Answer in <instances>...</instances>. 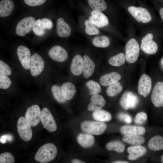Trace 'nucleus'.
<instances>
[{
    "instance_id": "obj_1",
    "label": "nucleus",
    "mask_w": 163,
    "mask_h": 163,
    "mask_svg": "<svg viewBox=\"0 0 163 163\" xmlns=\"http://www.w3.org/2000/svg\"><path fill=\"white\" fill-rule=\"evenodd\" d=\"M57 153L56 147L52 143H47L42 146L36 153V161L41 163H46L54 159Z\"/></svg>"
},
{
    "instance_id": "obj_2",
    "label": "nucleus",
    "mask_w": 163,
    "mask_h": 163,
    "mask_svg": "<svg viewBox=\"0 0 163 163\" xmlns=\"http://www.w3.org/2000/svg\"><path fill=\"white\" fill-rule=\"evenodd\" d=\"M82 131L86 133L98 135L102 134L105 130L107 125L101 121H85L81 125Z\"/></svg>"
},
{
    "instance_id": "obj_3",
    "label": "nucleus",
    "mask_w": 163,
    "mask_h": 163,
    "mask_svg": "<svg viewBox=\"0 0 163 163\" xmlns=\"http://www.w3.org/2000/svg\"><path fill=\"white\" fill-rule=\"evenodd\" d=\"M139 51V45L136 40L134 38L129 40L125 46V57L127 62L131 63L135 62L138 59Z\"/></svg>"
},
{
    "instance_id": "obj_4",
    "label": "nucleus",
    "mask_w": 163,
    "mask_h": 163,
    "mask_svg": "<svg viewBox=\"0 0 163 163\" xmlns=\"http://www.w3.org/2000/svg\"><path fill=\"white\" fill-rule=\"evenodd\" d=\"M17 129L18 134L23 140L28 141L31 139L32 131L31 126L24 117H21L18 119Z\"/></svg>"
},
{
    "instance_id": "obj_5",
    "label": "nucleus",
    "mask_w": 163,
    "mask_h": 163,
    "mask_svg": "<svg viewBox=\"0 0 163 163\" xmlns=\"http://www.w3.org/2000/svg\"><path fill=\"white\" fill-rule=\"evenodd\" d=\"M40 120L44 128L49 132H53L56 130L57 126L56 121L47 108L44 107L41 111Z\"/></svg>"
},
{
    "instance_id": "obj_6",
    "label": "nucleus",
    "mask_w": 163,
    "mask_h": 163,
    "mask_svg": "<svg viewBox=\"0 0 163 163\" xmlns=\"http://www.w3.org/2000/svg\"><path fill=\"white\" fill-rule=\"evenodd\" d=\"M128 10L131 15L138 22L143 23L150 22L152 20L151 16L146 8L142 7L129 6Z\"/></svg>"
},
{
    "instance_id": "obj_7",
    "label": "nucleus",
    "mask_w": 163,
    "mask_h": 163,
    "mask_svg": "<svg viewBox=\"0 0 163 163\" xmlns=\"http://www.w3.org/2000/svg\"><path fill=\"white\" fill-rule=\"evenodd\" d=\"M35 21L34 18L31 16L22 19L17 25L15 29L16 34L21 37L25 36L32 29Z\"/></svg>"
},
{
    "instance_id": "obj_8",
    "label": "nucleus",
    "mask_w": 163,
    "mask_h": 163,
    "mask_svg": "<svg viewBox=\"0 0 163 163\" xmlns=\"http://www.w3.org/2000/svg\"><path fill=\"white\" fill-rule=\"evenodd\" d=\"M41 112L37 105H33L28 108L25 113V118L31 126H35L39 123Z\"/></svg>"
},
{
    "instance_id": "obj_9",
    "label": "nucleus",
    "mask_w": 163,
    "mask_h": 163,
    "mask_svg": "<svg viewBox=\"0 0 163 163\" xmlns=\"http://www.w3.org/2000/svg\"><path fill=\"white\" fill-rule=\"evenodd\" d=\"M153 35L151 33L147 34L141 40V50L145 53L148 54L155 53L158 49L156 43L152 40Z\"/></svg>"
},
{
    "instance_id": "obj_10",
    "label": "nucleus",
    "mask_w": 163,
    "mask_h": 163,
    "mask_svg": "<svg viewBox=\"0 0 163 163\" xmlns=\"http://www.w3.org/2000/svg\"><path fill=\"white\" fill-rule=\"evenodd\" d=\"M44 62L41 57L35 53L31 56L30 69L31 75L34 77L39 75L43 70Z\"/></svg>"
},
{
    "instance_id": "obj_11",
    "label": "nucleus",
    "mask_w": 163,
    "mask_h": 163,
    "mask_svg": "<svg viewBox=\"0 0 163 163\" xmlns=\"http://www.w3.org/2000/svg\"><path fill=\"white\" fill-rule=\"evenodd\" d=\"M139 101L137 96L133 92L129 91L125 92L122 95L120 104L125 110L133 109L137 106Z\"/></svg>"
},
{
    "instance_id": "obj_12",
    "label": "nucleus",
    "mask_w": 163,
    "mask_h": 163,
    "mask_svg": "<svg viewBox=\"0 0 163 163\" xmlns=\"http://www.w3.org/2000/svg\"><path fill=\"white\" fill-rule=\"evenodd\" d=\"M151 99L155 107L163 106V82H158L155 84L152 90Z\"/></svg>"
},
{
    "instance_id": "obj_13",
    "label": "nucleus",
    "mask_w": 163,
    "mask_h": 163,
    "mask_svg": "<svg viewBox=\"0 0 163 163\" xmlns=\"http://www.w3.org/2000/svg\"><path fill=\"white\" fill-rule=\"evenodd\" d=\"M17 52L22 67L26 70L30 69L31 57L29 49L26 46L21 45L17 48Z\"/></svg>"
},
{
    "instance_id": "obj_14",
    "label": "nucleus",
    "mask_w": 163,
    "mask_h": 163,
    "mask_svg": "<svg viewBox=\"0 0 163 163\" xmlns=\"http://www.w3.org/2000/svg\"><path fill=\"white\" fill-rule=\"evenodd\" d=\"M48 53L51 59L59 62L65 61L68 57L66 51L63 48L59 45L52 47L49 51Z\"/></svg>"
},
{
    "instance_id": "obj_15",
    "label": "nucleus",
    "mask_w": 163,
    "mask_h": 163,
    "mask_svg": "<svg viewBox=\"0 0 163 163\" xmlns=\"http://www.w3.org/2000/svg\"><path fill=\"white\" fill-rule=\"evenodd\" d=\"M152 80L150 77L145 74L140 77L138 83V91L140 95L145 97L149 93L151 89Z\"/></svg>"
},
{
    "instance_id": "obj_16",
    "label": "nucleus",
    "mask_w": 163,
    "mask_h": 163,
    "mask_svg": "<svg viewBox=\"0 0 163 163\" xmlns=\"http://www.w3.org/2000/svg\"><path fill=\"white\" fill-rule=\"evenodd\" d=\"M91 14L89 21L97 27H102L108 24V18L100 11L94 10L91 11Z\"/></svg>"
},
{
    "instance_id": "obj_17",
    "label": "nucleus",
    "mask_w": 163,
    "mask_h": 163,
    "mask_svg": "<svg viewBox=\"0 0 163 163\" xmlns=\"http://www.w3.org/2000/svg\"><path fill=\"white\" fill-rule=\"evenodd\" d=\"M83 59L80 55H76L73 58L70 66L71 73L74 75L78 76L83 72Z\"/></svg>"
},
{
    "instance_id": "obj_18",
    "label": "nucleus",
    "mask_w": 163,
    "mask_h": 163,
    "mask_svg": "<svg viewBox=\"0 0 163 163\" xmlns=\"http://www.w3.org/2000/svg\"><path fill=\"white\" fill-rule=\"evenodd\" d=\"M91 102L87 109L89 111L93 112L101 110L106 102L104 97L98 94L93 95L91 98Z\"/></svg>"
},
{
    "instance_id": "obj_19",
    "label": "nucleus",
    "mask_w": 163,
    "mask_h": 163,
    "mask_svg": "<svg viewBox=\"0 0 163 163\" xmlns=\"http://www.w3.org/2000/svg\"><path fill=\"white\" fill-rule=\"evenodd\" d=\"M56 31L58 35L63 37H69L71 32L70 27L62 18H59L57 20Z\"/></svg>"
},
{
    "instance_id": "obj_20",
    "label": "nucleus",
    "mask_w": 163,
    "mask_h": 163,
    "mask_svg": "<svg viewBox=\"0 0 163 163\" xmlns=\"http://www.w3.org/2000/svg\"><path fill=\"white\" fill-rule=\"evenodd\" d=\"M121 78V76L118 73L112 72L102 75L100 78L101 84L104 86H109L118 82Z\"/></svg>"
},
{
    "instance_id": "obj_21",
    "label": "nucleus",
    "mask_w": 163,
    "mask_h": 163,
    "mask_svg": "<svg viewBox=\"0 0 163 163\" xmlns=\"http://www.w3.org/2000/svg\"><path fill=\"white\" fill-rule=\"evenodd\" d=\"M127 151L129 155L128 159L130 160H134L144 155L146 152V149L140 145H136L129 147Z\"/></svg>"
},
{
    "instance_id": "obj_22",
    "label": "nucleus",
    "mask_w": 163,
    "mask_h": 163,
    "mask_svg": "<svg viewBox=\"0 0 163 163\" xmlns=\"http://www.w3.org/2000/svg\"><path fill=\"white\" fill-rule=\"evenodd\" d=\"M120 130L121 133L124 135H143L145 132L144 127L135 126H123L120 128Z\"/></svg>"
},
{
    "instance_id": "obj_23",
    "label": "nucleus",
    "mask_w": 163,
    "mask_h": 163,
    "mask_svg": "<svg viewBox=\"0 0 163 163\" xmlns=\"http://www.w3.org/2000/svg\"><path fill=\"white\" fill-rule=\"evenodd\" d=\"M78 144L85 148L92 147L94 142V138L92 135L88 133H80L77 137Z\"/></svg>"
},
{
    "instance_id": "obj_24",
    "label": "nucleus",
    "mask_w": 163,
    "mask_h": 163,
    "mask_svg": "<svg viewBox=\"0 0 163 163\" xmlns=\"http://www.w3.org/2000/svg\"><path fill=\"white\" fill-rule=\"evenodd\" d=\"M61 88L64 98L67 100L72 99L76 91L75 85L70 82L63 83Z\"/></svg>"
},
{
    "instance_id": "obj_25",
    "label": "nucleus",
    "mask_w": 163,
    "mask_h": 163,
    "mask_svg": "<svg viewBox=\"0 0 163 163\" xmlns=\"http://www.w3.org/2000/svg\"><path fill=\"white\" fill-rule=\"evenodd\" d=\"M83 59V76L85 78H88L93 74L95 68V65L92 60L87 55H85Z\"/></svg>"
},
{
    "instance_id": "obj_26",
    "label": "nucleus",
    "mask_w": 163,
    "mask_h": 163,
    "mask_svg": "<svg viewBox=\"0 0 163 163\" xmlns=\"http://www.w3.org/2000/svg\"><path fill=\"white\" fill-rule=\"evenodd\" d=\"M14 4L11 0H2L0 2V16L2 17L9 16L12 12Z\"/></svg>"
},
{
    "instance_id": "obj_27",
    "label": "nucleus",
    "mask_w": 163,
    "mask_h": 163,
    "mask_svg": "<svg viewBox=\"0 0 163 163\" xmlns=\"http://www.w3.org/2000/svg\"><path fill=\"white\" fill-rule=\"evenodd\" d=\"M148 146L150 149L153 151L163 149V137L159 135L154 136L149 140Z\"/></svg>"
},
{
    "instance_id": "obj_28",
    "label": "nucleus",
    "mask_w": 163,
    "mask_h": 163,
    "mask_svg": "<svg viewBox=\"0 0 163 163\" xmlns=\"http://www.w3.org/2000/svg\"><path fill=\"white\" fill-rule=\"evenodd\" d=\"M123 141L127 143L134 145H140L145 141L144 138L140 135H125L122 138Z\"/></svg>"
},
{
    "instance_id": "obj_29",
    "label": "nucleus",
    "mask_w": 163,
    "mask_h": 163,
    "mask_svg": "<svg viewBox=\"0 0 163 163\" xmlns=\"http://www.w3.org/2000/svg\"><path fill=\"white\" fill-rule=\"evenodd\" d=\"M92 117L95 120L102 122L109 121L112 118L110 113L101 110L94 111L92 113Z\"/></svg>"
},
{
    "instance_id": "obj_30",
    "label": "nucleus",
    "mask_w": 163,
    "mask_h": 163,
    "mask_svg": "<svg viewBox=\"0 0 163 163\" xmlns=\"http://www.w3.org/2000/svg\"><path fill=\"white\" fill-rule=\"evenodd\" d=\"M92 43L95 46L98 47L105 48L110 45V40L109 38L105 36L97 37L93 39Z\"/></svg>"
},
{
    "instance_id": "obj_31",
    "label": "nucleus",
    "mask_w": 163,
    "mask_h": 163,
    "mask_svg": "<svg viewBox=\"0 0 163 163\" xmlns=\"http://www.w3.org/2000/svg\"><path fill=\"white\" fill-rule=\"evenodd\" d=\"M126 60L124 54L120 53L111 57L108 60V62L112 66H119L125 63Z\"/></svg>"
},
{
    "instance_id": "obj_32",
    "label": "nucleus",
    "mask_w": 163,
    "mask_h": 163,
    "mask_svg": "<svg viewBox=\"0 0 163 163\" xmlns=\"http://www.w3.org/2000/svg\"><path fill=\"white\" fill-rule=\"evenodd\" d=\"M122 90V86L120 82H117L109 86L106 90V93L109 97H114L120 93Z\"/></svg>"
},
{
    "instance_id": "obj_33",
    "label": "nucleus",
    "mask_w": 163,
    "mask_h": 163,
    "mask_svg": "<svg viewBox=\"0 0 163 163\" xmlns=\"http://www.w3.org/2000/svg\"><path fill=\"white\" fill-rule=\"evenodd\" d=\"M106 148L107 150L109 151L113 150L118 153H122L124 151L125 146L121 142L118 141H114L107 143Z\"/></svg>"
},
{
    "instance_id": "obj_34",
    "label": "nucleus",
    "mask_w": 163,
    "mask_h": 163,
    "mask_svg": "<svg viewBox=\"0 0 163 163\" xmlns=\"http://www.w3.org/2000/svg\"><path fill=\"white\" fill-rule=\"evenodd\" d=\"M53 95L55 99L59 103H63L66 101L63 97L61 87L57 85H53L51 89Z\"/></svg>"
},
{
    "instance_id": "obj_35",
    "label": "nucleus",
    "mask_w": 163,
    "mask_h": 163,
    "mask_svg": "<svg viewBox=\"0 0 163 163\" xmlns=\"http://www.w3.org/2000/svg\"><path fill=\"white\" fill-rule=\"evenodd\" d=\"M89 6L94 10L104 11L107 7L106 3L104 0H88Z\"/></svg>"
},
{
    "instance_id": "obj_36",
    "label": "nucleus",
    "mask_w": 163,
    "mask_h": 163,
    "mask_svg": "<svg viewBox=\"0 0 163 163\" xmlns=\"http://www.w3.org/2000/svg\"><path fill=\"white\" fill-rule=\"evenodd\" d=\"M86 86L89 90L90 94L91 95L97 94L101 91V87L97 82L93 80H89L86 83Z\"/></svg>"
},
{
    "instance_id": "obj_37",
    "label": "nucleus",
    "mask_w": 163,
    "mask_h": 163,
    "mask_svg": "<svg viewBox=\"0 0 163 163\" xmlns=\"http://www.w3.org/2000/svg\"><path fill=\"white\" fill-rule=\"evenodd\" d=\"M32 29L34 33L38 36H42L45 33V29L42 25L41 19H38L35 21Z\"/></svg>"
},
{
    "instance_id": "obj_38",
    "label": "nucleus",
    "mask_w": 163,
    "mask_h": 163,
    "mask_svg": "<svg viewBox=\"0 0 163 163\" xmlns=\"http://www.w3.org/2000/svg\"><path fill=\"white\" fill-rule=\"evenodd\" d=\"M85 24V32L87 34L93 35L99 33V30L89 20H86Z\"/></svg>"
},
{
    "instance_id": "obj_39",
    "label": "nucleus",
    "mask_w": 163,
    "mask_h": 163,
    "mask_svg": "<svg viewBox=\"0 0 163 163\" xmlns=\"http://www.w3.org/2000/svg\"><path fill=\"white\" fill-rule=\"evenodd\" d=\"M14 158L12 155L8 152L2 153L0 155V163H14Z\"/></svg>"
},
{
    "instance_id": "obj_40",
    "label": "nucleus",
    "mask_w": 163,
    "mask_h": 163,
    "mask_svg": "<svg viewBox=\"0 0 163 163\" xmlns=\"http://www.w3.org/2000/svg\"><path fill=\"white\" fill-rule=\"evenodd\" d=\"M11 83L10 79L7 75H0V88L3 89L8 88Z\"/></svg>"
},
{
    "instance_id": "obj_41",
    "label": "nucleus",
    "mask_w": 163,
    "mask_h": 163,
    "mask_svg": "<svg viewBox=\"0 0 163 163\" xmlns=\"http://www.w3.org/2000/svg\"><path fill=\"white\" fill-rule=\"evenodd\" d=\"M11 71L9 66L3 61L0 60V74L6 75H10Z\"/></svg>"
},
{
    "instance_id": "obj_42",
    "label": "nucleus",
    "mask_w": 163,
    "mask_h": 163,
    "mask_svg": "<svg viewBox=\"0 0 163 163\" xmlns=\"http://www.w3.org/2000/svg\"><path fill=\"white\" fill-rule=\"evenodd\" d=\"M147 119V114L145 112H139L136 115L135 118V122L138 124H142L144 123Z\"/></svg>"
},
{
    "instance_id": "obj_43",
    "label": "nucleus",
    "mask_w": 163,
    "mask_h": 163,
    "mask_svg": "<svg viewBox=\"0 0 163 163\" xmlns=\"http://www.w3.org/2000/svg\"><path fill=\"white\" fill-rule=\"evenodd\" d=\"M25 3L30 6H36L43 4L46 0H24Z\"/></svg>"
},
{
    "instance_id": "obj_44",
    "label": "nucleus",
    "mask_w": 163,
    "mask_h": 163,
    "mask_svg": "<svg viewBox=\"0 0 163 163\" xmlns=\"http://www.w3.org/2000/svg\"><path fill=\"white\" fill-rule=\"evenodd\" d=\"M41 20L42 25L45 29H50L52 28L53 24L50 20L46 18H43Z\"/></svg>"
},
{
    "instance_id": "obj_45",
    "label": "nucleus",
    "mask_w": 163,
    "mask_h": 163,
    "mask_svg": "<svg viewBox=\"0 0 163 163\" xmlns=\"http://www.w3.org/2000/svg\"><path fill=\"white\" fill-rule=\"evenodd\" d=\"M124 121L127 123H130L132 121L131 117L128 114H126V116Z\"/></svg>"
},
{
    "instance_id": "obj_46",
    "label": "nucleus",
    "mask_w": 163,
    "mask_h": 163,
    "mask_svg": "<svg viewBox=\"0 0 163 163\" xmlns=\"http://www.w3.org/2000/svg\"><path fill=\"white\" fill-rule=\"evenodd\" d=\"M72 163H85L84 161L80 160L78 159H73L71 162Z\"/></svg>"
},
{
    "instance_id": "obj_47",
    "label": "nucleus",
    "mask_w": 163,
    "mask_h": 163,
    "mask_svg": "<svg viewBox=\"0 0 163 163\" xmlns=\"http://www.w3.org/2000/svg\"><path fill=\"white\" fill-rule=\"evenodd\" d=\"M159 13L163 21V7L160 9L159 11Z\"/></svg>"
},
{
    "instance_id": "obj_48",
    "label": "nucleus",
    "mask_w": 163,
    "mask_h": 163,
    "mask_svg": "<svg viewBox=\"0 0 163 163\" xmlns=\"http://www.w3.org/2000/svg\"><path fill=\"white\" fill-rule=\"evenodd\" d=\"M113 163H129L128 161H116L113 162Z\"/></svg>"
},
{
    "instance_id": "obj_49",
    "label": "nucleus",
    "mask_w": 163,
    "mask_h": 163,
    "mask_svg": "<svg viewBox=\"0 0 163 163\" xmlns=\"http://www.w3.org/2000/svg\"><path fill=\"white\" fill-rule=\"evenodd\" d=\"M161 160L162 162L163 163V155L161 156Z\"/></svg>"
},
{
    "instance_id": "obj_50",
    "label": "nucleus",
    "mask_w": 163,
    "mask_h": 163,
    "mask_svg": "<svg viewBox=\"0 0 163 163\" xmlns=\"http://www.w3.org/2000/svg\"><path fill=\"white\" fill-rule=\"evenodd\" d=\"M162 63H163V62H162Z\"/></svg>"
}]
</instances>
